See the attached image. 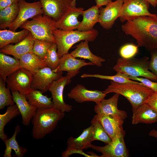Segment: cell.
Returning a JSON list of instances; mask_svg holds the SVG:
<instances>
[{"instance_id":"1","label":"cell","mask_w":157,"mask_h":157,"mask_svg":"<svg viewBox=\"0 0 157 157\" xmlns=\"http://www.w3.org/2000/svg\"><path fill=\"white\" fill-rule=\"evenodd\" d=\"M121 28L125 34L135 40L138 47L149 51L157 48V16H141L127 21Z\"/></svg>"},{"instance_id":"2","label":"cell","mask_w":157,"mask_h":157,"mask_svg":"<svg viewBox=\"0 0 157 157\" xmlns=\"http://www.w3.org/2000/svg\"><path fill=\"white\" fill-rule=\"evenodd\" d=\"M64 116V112L53 108L38 109L31 121L33 138L41 139L50 133Z\"/></svg>"},{"instance_id":"3","label":"cell","mask_w":157,"mask_h":157,"mask_svg":"<svg viewBox=\"0 0 157 157\" xmlns=\"http://www.w3.org/2000/svg\"><path fill=\"white\" fill-rule=\"evenodd\" d=\"M110 84L103 92L107 94L115 93L126 97L131 103L132 110L145 103L154 91L140 84L131 83H119L110 81Z\"/></svg>"},{"instance_id":"4","label":"cell","mask_w":157,"mask_h":157,"mask_svg":"<svg viewBox=\"0 0 157 157\" xmlns=\"http://www.w3.org/2000/svg\"><path fill=\"white\" fill-rule=\"evenodd\" d=\"M57 46V52L59 58L67 53L69 49L76 43L81 41L93 42L99 33L93 28L89 31H81L78 30L65 31L56 28L53 31Z\"/></svg>"},{"instance_id":"5","label":"cell","mask_w":157,"mask_h":157,"mask_svg":"<svg viewBox=\"0 0 157 157\" xmlns=\"http://www.w3.org/2000/svg\"><path fill=\"white\" fill-rule=\"evenodd\" d=\"M149 59L144 56L140 58H119L113 69L117 74L132 77H143L157 82V77L149 71Z\"/></svg>"},{"instance_id":"6","label":"cell","mask_w":157,"mask_h":157,"mask_svg":"<svg viewBox=\"0 0 157 157\" xmlns=\"http://www.w3.org/2000/svg\"><path fill=\"white\" fill-rule=\"evenodd\" d=\"M28 20L21 26L28 30L35 38L56 43L53 31L57 28L56 21L44 14H40Z\"/></svg>"},{"instance_id":"7","label":"cell","mask_w":157,"mask_h":157,"mask_svg":"<svg viewBox=\"0 0 157 157\" xmlns=\"http://www.w3.org/2000/svg\"><path fill=\"white\" fill-rule=\"evenodd\" d=\"M150 4L147 0H123L119 17L120 21L124 22L140 17L157 16V14H152L149 11Z\"/></svg>"},{"instance_id":"8","label":"cell","mask_w":157,"mask_h":157,"mask_svg":"<svg viewBox=\"0 0 157 157\" xmlns=\"http://www.w3.org/2000/svg\"><path fill=\"white\" fill-rule=\"evenodd\" d=\"M78 73L67 72L65 76H62L52 83L49 90L51 94L54 108L63 112H69L72 110V106L66 104L64 101L63 92L65 87L69 84L71 79Z\"/></svg>"},{"instance_id":"9","label":"cell","mask_w":157,"mask_h":157,"mask_svg":"<svg viewBox=\"0 0 157 157\" xmlns=\"http://www.w3.org/2000/svg\"><path fill=\"white\" fill-rule=\"evenodd\" d=\"M33 74L28 70L20 68L7 78L6 82L11 91H17L26 94L32 89Z\"/></svg>"},{"instance_id":"10","label":"cell","mask_w":157,"mask_h":157,"mask_svg":"<svg viewBox=\"0 0 157 157\" xmlns=\"http://www.w3.org/2000/svg\"><path fill=\"white\" fill-rule=\"evenodd\" d=\"M19 9L18 15L15 21L8 27L10 30H16L30 19L40 14L44 11L39 1L29 3L25 0H19Z\"/></svg>"},{"instance_id":"11","label":"cell","mask_w":157,"mask_h":157,"mask_svg":"<svg viewBox=\"0 0 157 157\" xmlns=\"http://www.w3.org/2000/svg\"><path fill=\"white\" fill-rule=\"evenodd\" d=\"M63 73L54 72L48 67L41 68L33 74L31 88L44 93L49 90L54 81L63 76Z\"/></svg>"},{"instance_id":"12","label":"cell","mask_w":157,"mask_h":157,"mask_svg":"<svg viewBox=\"0 0 157 157\" xmlns=\"http://www.w3.org/2000/svg\"><path fill=\"white\" fill-rule=\"evenodd\" d=\"M125 134L112 140L104 146L91 144V148L102 154L100 157H127L129 153L125 144L124 138Z\"/></svg>"},{"instance_id":"13","label":"cell","mask_w":157,"mask_h":157,"mask_svg":"<svg viewBox=\"0 0 157 157\" xmlns=\"http://www.w3.org/2000/svg\"><path fill=\"white\" fill-rule=\"evenodd\" d=\"M123 0H116L109 3L104 8H99V22L104 29H111L117 19L119 17Z\"/></svg>"},{"instance_id":"14","label":"cell","mask_w":157,"mask_h":157,"mask_svg":"<svg viewBox=\"0 0 157 157\" xmlns=\"http://www.w3.org/2000/svg\"><path fill=\"white\" fill-rule=\"evenodd\" d=\"M41 4L44 14L57 21L72 6H76L74 0H38Z\"/></svg>"},{"instance_id":"15","label":"cell","mask_w":157,"mask_h":157,"mask_svg":"<svg viewBox=\"0 0 157 157\" xmlns=\"http://www.w3.org/2000/svg\"><path fill=\"white\" fill-rule=\"evenodd\" d=\"M106 95L103 91L88 90L81 84L76 85L68 94L69 98L74 99L78 103L93 101L96 104L104 99Z\"/></svg>"},{"instance_id":"16","label":"cell","mask_w":157,"mask_h":157,"mask_svg":"<svg viewBox=\"0 0 157 157\" xmlns=\"http://www.w3.org/2000/svg\"><path fill=\"white\" fill-rule=\"evenodd\" d=\"M119 94L115 93L108 99H105L96 104L94 108L96 114L101 113L124 120L127 116L126 112L117 108Z\"/></svg>"},{"instance_id":"17","label":"cell","mask_w":157,"mask_h":157,"mask_svg":"<svg viewBox=\"0 0 157 157\" xmlns=\"http://www.w3.org/2000/svg\"><path fill=\"white\" fill-rule=\"evenodd\" d=\"M11 91L13 100L21 115L22 124L28 126L38 108L29 103L25 94L17 91Z\"/></svg>"},{"instance_id":"18","label":"cell","mask_w":157,"mask_h":157,"mask_svg":"<svg viewBox=\"0 0 157 157\" xmlns=\"http://www.w3.org/2000/svg\"><path fill=\"white\" fill-rule=\"evenodd\" d=\"M95 116L112 140L125 134L123 127L124 120L101 113Z\"/></svg>"},{"instance_id":"19","label":"cell","mask_w":157,"mask_h":157,"mask_svg":"<svg viewBox=\"0 0 157 157\" xmlns=\"http://www.w3.org/2000/svg\"><path fill=\"white\" fill-rule=\"evenodd\" d=\"M83 8H77L76 6H72L58 20L56 21V28L65 31H71L77 29L80 22L78 18L81 15Z\"/></svg>"},{"instance_id":"20","label":"cell","mask_w":157,"mask_h":157,"mask_svg":"<svg viewBox=\"0 0 157 157\" xmlns=\"http://www.w3.org/2000/svg\"><path fill=\"white\" fill-rule=\"evenodd\" d=\"M35 38L31 33L23 40L15 45L9 44L0 49V53L19 59L23 55L32 52Z\"/></svg>"},{"instance_id":"21","label":"cell","mask_w":157,"mask_h":157,"mask_svg":"<svg viewBox=\"0 0 157 157\" xmlns=\"http://www.w3.org/2000/svg\"><path fill=\"white\" fill-rule=\"evenodd\" d=\"M132 124L140 123L151 124L157 122V113L146 103L132 110Z\"/></svg>"},{"instance_id":"22","label":"cell","mask_w":157,"mask_h":157,"mask_svg":"<svg viewBox=\"0 0 157 157\" xmlns=\"http://www.w3.org/2000/svg\"><path fill=\"white\" fill-rule=\"evenodd\" d=\"M88 65H94L91 62H86L85 60L76 58L71 53H66L60 58L58 67L53 71L55 72L66 71L67 72H79L82 67Z\"/></svg>"},{"instance_id":"23","label":"cell","mask_w":157,"mask_h":157,"mask_svg":"<svg viewBox=\"0 0 157 157\" xmlns=\"http://www.w3.org/2000/svg\"><path fill=\"white\" fill-rule=\"evenodd\" d=\"M93 128V126L91 125L84 129L78 137H70L67 141V148L80 150L91 148Z\"/></svg>"},{"instance_id":"24","label":"cell","mask_w":157,"mask_h":157,"mask_svg":"<svg viewBox=\"0 0 157 157\" xmlns=\"http://www.w3.org/2000/svg\"><path fill=\"white\" fill-rule=\"evenodd\" d=\"M87 40L82 41L77 45L76 49L71 52V54L75 58H81L89 60L94 65L98 67L102 66V63L106 61L104 59L97 56L91 51Z\"/></svg>"},{"instance_id":"25","label":"cell","mask_w":157,"mask_h":157,"mask_svg":"<svg viewBox=\"0 0 157 157\" xmlns=\"http://www.w3.org/2000/svg\"><path fill=\"white\" fill-rule=\"evenodd\" d=\"M99 8L97 5L94 6L82 12V21L77 30L81 31H86L93 29L95 24L99 22Z\"/></svg>"},{"instance_id":"26","label":"cell","mask_w":157,"mask_h":157,"mask_svg":"<svg viewBox=\"0 0 157 157\" xmlns=\"http://www.w3.org/2000/svg\"><path fill=\"white\" fill-rule=\"evenodd\" d=\"M21 68L19 60L0 53V78L5 82L7 77Z\"/></svg>"},{"instance_id":"27","label":"cell","mask_w":157,"mask_h":157,"mask_svg":"<svg viewBox=\"0 0 157 157\" xmlns=\"http://www.w3.org/2000/svg\"><path fill=\"white\" fill-rule=\"evenodd\" d=\"M21 128L17 125L15 128L14 134L11 138H8L4 142L6 148L4 151L3 157H11L12 150L15 152L14 157H23L27 152V149L20 146L16 140L17 135L20 133Z\"/></svg>"},{"instance_id":"28","label":"cell","mask_w":157,"mask_h":157,"mask_svg":"<svg viewBox=\"0 0 157 157\" xmlns=\"http://www.w3.org/2000/svg\"><path fill=\"white\" fill-rule=\"evenodd\" d=\"M25 95L29 103L38 109L53 108L51 98L43 95V93L39 90L32 88Z\"/></svg>"},{"instance_id":"29","label":"cell","mask_w":157,"mask_h":157,"mask_svg":"<svg viewBox=\"0 0 157 157\" xmlns=\"http://www.w3.org/2000/svg\"><path fill=\"white\" fill-rule=\"evenodd\" d=\"M19 60L20 67L28 70L33 74L39 69L47 67L43 60L32 52L23 55Z\"/></svg>"},{"instance_id":"30","label":"cell","mask_w":157,"mask_h":157,"mask_svg":"<svg viewBox=\"0 0 157 157\" xmlns=\"http://www.w3.org/2000/svg\"><path fill=\"white\" fill-rule=\"evenodd\" d=\"M28 30L24 29L16 32L9 29L0 31V48L11 43H17L24 39L29 34Z\"/></svg>"},{"instance_id":"31","label":"cell","mask_w":157,"mask_h":157,"mask_svg":"<svg viewBox=\"0 0 157 157\" xmlns=\"http://www.w3.org/2000/svg\"><path fill=\"white\" fill-rule=\"evenodd\" d=\"M19 1L0 10V29L9 27L16 19L19 10Z\"/></svg>"},{"instance_id":"32","label":"cell","mask_w":157,"mask_h":157,"mask_svg":"<svg viewBox=\"0 0 157 157\" xmlns=\"http://www.w3.org/2000/svg\"><path fill=\"white\" fill-rule=\"evenodd\" d=\"M20 114V112L15 104L8 106L5 113L0 114V138L4 142L8 138V136L4 133L5 126Z\"/></svg>"},{"instance_id":"33","label":"cell","mask_w":157,"mask_h":157,"mask_svg":"<svg viewBox=\"0 0 157 157\" xmlns=\"http://www.w3.org/2000/svg\"><path fill=\"white\" fill-rule=\"evenodd\" d=\"M91 123L93 126L92 137V142L96 140H99L107 144L111 141V138L95 116L92 119Z\"/></svg>"},{"instance_id":"34","label":"cell","mask_w":157,"mask_h":157,"mask_svg":"<svg viewBox=\"0 0 157 157\" xmlns=\"http://www.w3.org/2000/svg\"><path fill=\"white\" fill-rule=\"evenodd\" d=\"M6 82L0 78V109L15 104L10 88L6 86Z\"/></svg>"},{"instance_id":"35","label":"cell","mask_w":157,"mask_h":157,"mask_svg":"<svg viewBox=\"0 0 157 157\" xmlns=\"http://www.w3.org/2000/svg\"><path fill=\"white\" fill-rule=\"evenodd\" d=\"M56 44L53 43L49 49L43 60L47 66L52 70L56 69L60 63V58L58 56Z\"/></svg>"},{"instance_id":"36","label":"cell","mask_w":157,"mask_h":157,"mask_svg":"<svg viewBox=\"0 0 157 157\" xmlns=\"http://www.w3.org/2000/svg\"><path fill=\"white\" fill-rule=\"evenodd\" d=\"M81 77L82 78L95 77L103 79L109 80L119 83H131L144 85L140 82H138L130 79L123 75L118 74H116L114 76H106L98 74H83L81 75Z\"/></svg>"},{"instance_id":"37","label":"cell","mask_w":157,"mask_h":157,"mask_svg":"<svg viewBox=\"0 0 157 157\" xmlns=\"http://www.w3.org/2000/svg\"><path fill=\"white\" fill-rule=\"evenodd\" d=\"M53 43L49 41L35 38L32 52L43 60L49 49Z\"/></svg>"},{"instance_id":"38","label":"cell","mask_w":157,"mask_h":157,"mask_svg":"<svg viewBox=\"0 0 157 157\" xmlns=\"http://www.w3.org/2000/svg\"><path fill=\"white\" fill-rule=\"evenodd\" d=\"M138 45L133 43H128L124 45L119 50L121 57L124 59L133 58L138 52Z\"/></svg>"},{"instance_id":"39","label":"cell","mask_w":157,"mask_h":157,"mask_svg":"<svg viewBox=\"0 0 157 157\" xmlns=\"http://www.w3.org/2000/svg\"><path fill=\"white\" fill-rule=\"evenodd\" d=\"M124 76L130 79L133 81H138L142 83L144 86L152 89L154 92H157V82L151 81L144 77Z\"/></svg>"},{"instance_id":"40","label":"cell","mask_w":157,"mask_h":157,"mask_svg":"<svg viewBox=\"0 0 157 157\" xmlns=\"http://www.w3.org/2000/svg\"><path fill=\"white\" fill-rule=\"evenodd\" d=\"M150 52L151 58L149 62V70L157 77V48Z\"/></svg>"},{"instance_id":"41","label":"cell","mask_w":157,"mask_h":157,"mask_svg":"<svg viewBox=\"0 0 157 157\" xmlns=\"http://www.w3.org/2000/svg\"><path fill=\"white\" fill-rule=\"evenodd\" d=\"M73 154H79L87 157H99L97 155H89L85 154L83 150H77L67 148L62 153V157H67Z\"/></svg>"},{"instance_id":"42","label":"cell","mask_w":157,"mask_h":157,"mask_svg":"<svg viewBox=\"0 0 157 157\" xmlns=\"http://www.w3.org/2000/svg\"><path fill=\"white\" fill-rule=\"evenodd\" d=\"M145 103L147 104L157 113V92H154L147 99Z\"/></svg>"},{"instance_id":"43","label":"cell","mask_w":157,"mask_h":157,"mask_svg":"<svg viewBox=\"0 0 157 157\" xmlns=\"http://www.w3.org/2000/svg\"><path fill=\"white\" fill-rule=\"evenodd\" d=\"M19 0H0V10Z\"/></svg>"},{"instance_id":"44","label":"cell","mask_w":157,"mask_h":157,"mask_svg":"<svg viewBox=\"0 0 157 157\" xmlns=\"http://www.w3.org/2000/svg\"><path fill=\"white\" fill-rule=\"evenodd\" d=\"M76 0H74V2L76 3ZM112 0H95L96 5L99 8L102 6L106 5L112 1Z\"/></svg>"},{"instance_id":"45","label":"cell","mask_w":157,"mask_h":157,"mask_svg":"<svg viewBox=\"0 0 157 157\" xmlns=\"http://www.w3.org/2000/svg\"><path fill=\"white\" fill-rule=\"evenodd\" d=\"M149 135L157 138V130L152 129L149 132Z\"/></svg>"},{"instance_id":"46","label":"cell","mask_w":157,"mask_h":157,"mask_svg":"<svg viewBox=\"0 0 157 157\" xmlns=\"http://www.w3.org/2000/svg\"><path fill=\"white\" fill-rule=\"evenodd\" d=\"M152 6L155 7L157 6V0H147Z\"/></svg>"},{"instance_id":"47","label":"cell","mask_w":157,"mask_h":157,"mask_svg":"<svg viewBox=\"0 0 157 157\" xmlns=\"http://www.w3.org/2000/svg\"></svg>"}]
</instances>
